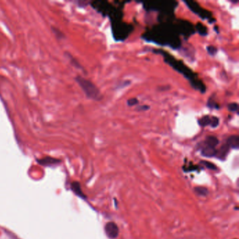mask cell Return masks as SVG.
Masks as SVG:
<instances>
[{
    "label": "cell",
    "mask_w": 239,
    "mask_h": 239,
    "mask_svg": "<svg viewBox=\"0 0 239 239\" xmlns=\"http://www.w3.org/2000/svg\"><path fill=\"white\" fill-rule=\"evenodd\" d=\"M207 49H208V52H209V53L211 54V55H214V54L215 53H216V51H217L216 48L215 47V46H208V47L207 48Z\"/></svg>",
    "instance_id": "cell-15"
},
{
    "label": "cell",
    "mask_w": 239,
    "mask_h": 239,
    "mask_svg": "<svg viewBox=\"0 0 239 239\" xmlns=\"http://www.w3.org/2000/svg\"><path fill=\"white\" fill-rule=\"evenodd\" d=\"M195 190L196 193L201 196H205L208 193L207 189L204 188V187H196Z\"/></svg>",
    "instance_id": "cell-11"
},
{
    "label": "cell",
    "mask_w": 239,
    "mask_h": 239,
    "mask_svg": "<svg viewBox=\"0 0 239 239\" xmlns=\"http://www.w3.org/2000/svg\"><path fill=\"white\" fill-rule=\"evenodd\" d=\"M105 230L107 237L110 239L117 238L119 234V228L116 224L113 222H110L106 224Z\"/></svg>",
    "instance_id": "cell-2"
},
{
    "label": "cell",
    "mask_w": 239,
    "mask_h": 239,
    "mask_svg": "<svg viewBox=\"0 0 239 239\" xmlns=\"http://www.w3.org/2000/svg\"><path fill=\"white\" fill-rule=\"evenodd\" d=\"M219 125V119L216 117H213V123H212V127L213 128H216Z\"/></svg>",
    "instance_id": "cell-13"
},
{
    "label": "cell",
    "mask_w": 239,
    "mask_h": 239,
    "mask_svg": "<svg viewBox=\"0 0 239 239\" xmlns=\"http://www.w3.org/2000/svg\"><path fill=\"white\" fill-rule=\"evenodd\" d=\"M217 149L215 148L207 146V145L204 144L201 149V154L203 156L205 157H213L216 156Z\"/></svg>",
    "instance_id": "cell-3"
},
{
    "label": "cell",
    "mask_w": 239,
    "mask_h": 239,
    "mask_svg": "<svg viewBox=\"0 0 239 239\" xmlns=\"http://www.w3.org/2000/svg\"><path fill=\"white\" fill-rule=\"evenodd\" d=\"M219 143V140L215 136H208L205 139V140L204 142V144L207 145V146L212 147L215 148L216 146Z\"/></svg>",
    "instance_id": "cell-6"
},
{
    "label": "cell",
    "mask_w": 239,
    "mask_h": 239,
    "mask_svg": "<svg viewBox=\"0 0 239 239\" xmlns=\"http://www.w3.org/2000/svg\"><path fill=\"white\" fill-rule=\"evenodd\" d=\"M228 109L234 112H238V105L236 102H232L228 105Z\"/></svg>",
    "instance_id": "cell-10"
},
{
    "label": "cell",
    "mask_w": 239,
    "mask_h": 239,
    "mask_svg": "<svg viewBox=\"0 0 239 239\" xmlns=\"http://www.w3.org/2000/svg\"><path fill=\"white\" fill-rule=\"evenodd\" d=\"M203 164H204L205 166H206L207 168H210V169H212V170H216V167L215 166L214 164H213V163H211L210 162H208V161H202L201 162Z\"/></svg>",
    "instance_id": "cell-12"
},
{
    "label": "cell",
    "mask_w": 239,
    "mask_h": 239,
    "mask_svg": "<svg viewBox=\"0 0 239 239\" xmlns=\"http://www.w3.org/2000/svg\"><path fill=\"white\" fill-rule=\"evenodd\" d=\"M226 144L230 148L238 149L239 147V137L238 135H231L227 139Z\"/></svg>",
    "instance_id": "cell-4"
},
{
    "label": "cell",
    "mask_w": 239,
    "mask_h": 239,
    "mask_svg": "<svg viewBox=\"0 0 239 239\" xmlns=\"http://www.w3.org/2000/svg\"><path fill=\"white\" fill-rule=\"evenodd\" d=\"M213 123V117L210 116H205L203 117L201 119L198 120L199 125L201 126H212Z\"/></svg>",
    "instance_id": "cell-7"
},
{
    "label": "cell",
    "mask_w": 239,
    "mask_h": 239,
    "mask_svg": "<svg viewBox=\"0 0 239 239\" xmlns=\"http://www.w3.org/2000/svg\"><path fill=\"white\" fill-rule=\"evenodd\" d=\"M72 189H73V191H74V192L76 193V194L81 196V197H84L82 192H81V188H80V185L77 182H75L72 184Z\"/></svg>",
    "instance_id": "cell-8"
},
{
    "label": "cell",
    "mask_w": 239,
    "mask_h": 239,
    "mask_svg": "<svg viewBox=\"0 0 239 239\" xmlns=\"http://www.w3.org/2000/svg\"><path fill=\"white\" fill-rule=\"evenodd\" d=\"M138 103V100L136 98H131L128 100V106H134Z\"/></svg>",
    "instance_id": "cell-14"
},
{
    "label": "cell",
    "mask_w": 239,
    "mask_h": 239,
    "mask_svg": "<svg viewBox=\"0 0 239 239\" xmlns=\"http://www.w3.org/2000/svg\"><path fill=\"white\" fill-rule=\"evenodd\" d=\"M149 108V106H140L138 108V110H147Z\"/></svg>",
    "instance_id": "cell-16"
},
{
    "label": "cell",
    "mask_w": 239,
    "mask_h": 239,
    "mask_svg": "<svg viewBox=\"0 0 239 239\" xmlns=\"http://www.w3.org/2000/svg\"><path fill=\"white\" fill-rule=\"evenodd\" d=\"M57 162V160L55 159H52V158H46V159H42L39 161V163H41V164H44V165H47L48 163H49V164H51H51H53V163H56Z\"/></svg>",
    "instance_id": "cell-9"
},
{
    "label": "cell",
    "mask_w": 239,
    "mask_h": 239,
    "mask_svg": "<svg viewBox=\"0 0 239 239\" xmlns=\"http://www.w3.org/2000/svg\"><path fill=\"white\" fill-rule=\"evenodd\" d=\"M230 147L228 146L227 144H224L223 146L220 147V149L217 151V153H216V156H217V158H219L221 160H224L226 159V156L229 153Z\"/></svg>",
    "instance_id": "cell-5"
},
{
    "label": "cell",
    "mask_w": 239,
    "mask_h": 239,
    "mask_svg": "<svg viewBox=\"0 0 239 239\" xmlns=\"http://www.w3.org/2000/svg\"><path fill=\"white\" fill-rule=\"evenodd\" d=\"M76 81L81 88V89L83 90V91L85 93L88 98L92 100H98L100 99V92L97 86L91 81L80 76L76 77Z\"/></svg>",
    "instance_id": "cell-1"
}]
</instances>
